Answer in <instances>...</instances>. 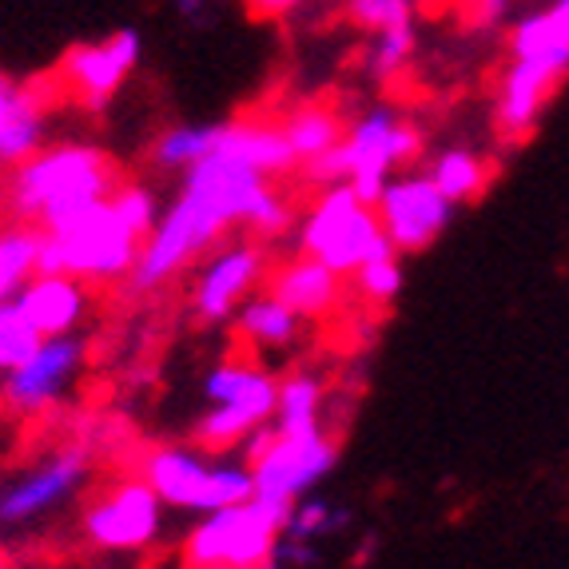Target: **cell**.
Listing matches in <instances>:
<instances>
[{
	"label": "cell",
	"mask_w": 569,
	"mask_h": 569,
	"mask_svg": "<svg viewBox=\"0 0 569 569\" xmlns=\"http://www.w3.org/2000/svg\"><path fill=\"white\" fill-rule=\"evenodd\" d=\"M136 475L160 493L168 510L196 513V518L256 493L251 466L243 455H216L196 442H160V447L143 450Z\"/></svg>",
	"instance_id": "6"
},
{
	"label": "cell",
	"mask_w": 569,
	"mask_h": 569,
	"mask_svg": "<svg viewBox=\"0 0 569 569\" xmlns=\"http://www.w3.org/2000/svg\"><path fill=\"white\" fill-rule=\"evenodd\" d=\"M203 410L191 422V442L216 455H239L247 438L276 418L279 375L259 355L219 359L200 379Z\"/></svg>",
	"instance_id": "5"
},
{
	"label": "cell",
	"mask_w": 569,
	"mask_h": 569,
	"mask_svg": "<svg viewBox=\"0 0 569 569\" xmlns=\"http://www.w3.org/2000/svg\"><path fill=\"white\" fill-rule=\"evenodd\" d=\"M120 180L112 156L92 143H44L24 163L9 168L4 208L17 216V223L48 236L104 203Z\"/></svg>",
	"instance_id": "3"
},
{
	"label": "cell",
	"mask_w": 569,
	"mask_h": 569,
	"mask_svg": "<svg viewBox=\"0 0 569 569\" xmlns=\"http://www.w3.org/2000/svg\"><path fill=\"white\" fill-rule=\"evenodd\" d=\"M455 211L458 208L435 188L427 171L407 168L399 176H390L375 200V216H379L382 231L399 256H418V251L435 247L455 223Z\"/></svg>",
	"instance_id": "14"
},
{
	"label": "cell",
	"mask_w": 569,
	"mask_h": 569,
	"mask_svg": "<svg viewBox=\"0 0 569 569\" xmlns=\"http://www.w3.org/2000/svg\"><path fill=\"white\" fill-rule=\"evenodd\" d=\"M271 427L287 430V435H303V430H323L327 427V382L323 375H315L311 367L287 370L279 379V399Z\"/></svg>",
	"instance_id": "22"
},
{
	"label": "cell",
	"mask_w": 569,
	"mask_h": 569,
	"mask_svg": "<svg viewBox=\"0 0 569 569\" xmlns=\"http://www.w3.org/2000/svg\"><path fill=\"white\" fill-rule=\"evenodd\" d=\"M415 48H418L415 24H407V29H390V32H375V37H370V48H367V72L375 80L399 77L402 68L415 60Z\"/></svg>",
	"instance_id": "29"
},
{
	"label": "cell",
	"mask_w": 569,
	"mask_h": 569,
	"mask_svg": "<svg viewBox=\"0 0 569 569\" xmlns=\"http://www.w3.org/2000/svg\"><path fill=\"white\" fill-rule=\"evenodd\" d=\"M351 522H355L351 506L339 502V498H331V493H323V490H315V493H307V498H299V502L287 510L283 533H287V538L311 541V546H319V550H323L327 541H339L342 533L351 530Z\"/></svg>",
	"instance_id": "23"
},
{
	"label": "cell",
	"mask_w": 569,
	"mask_h": 569,
	"mask_svg": "<svg viewBox=\"0 0 569 569\" xmlns=\"http://www.w3.org/2000/svg\"><path fill=\"white\" fill-rule=\"evenodd\" d=\"M283 522L287 513L259 498L203 513L183 538V569H259L276 550Z\"/></svg>",
	"instance_id": "9"
},
{
	"label": "cell",
	"mask_w": 569,
	"mask_h": 569,
	"mask_svg": "<svg viewBox=\"0 0 569 569\" xmlns=\"http://www.w3.org/2000/svg\"><path fill=\"white\" fill-rule=\"evenodd\" d=\"M347 12L370 37L415 24V0H347Z\"/></svg>",
	"instance_id": "31"
},
{
	"label": "cell",
	"mask_w": 569,
	"mask_h": 569,
	"mask_svg": "<svg viewBox=\"0 0 569 569\" xmlns=\"http://www.w3.org/2000/svg\"><path fill=\"white\" fill-rule=\"evenodd\" d=\"M490 160L482 152H475V148H447V152H438L430 160L427 176L455 208H462V203H475L490 188Z\"/></svg>",
	"instance_id": "24"
},
{
	"label": "cell",
	"mask_w": 569,
	"mask_h": 569,
	"mask_svg": "<svg viewBox=\"0 0 569 569\" xmlns=\"http://www.w3.org/2000/svg\"><path fill=\"white\" fill-rule=\"evenodd\" d=\"M295 247H299V256L319 259L342 279H351L367 259L395 251L375 216V203L359 200L347 183L319 188L311 208L295 219Z\"/></svg>",
	"instance_id": "7"
},
{
	"label": "cell",
	"mask_w": 569,
	"mask_h": 569,
	"mask_svg": "<svg viewBox=\"0 0 569 569\" xmlns=\"http://www.w3.org/2000/svg\"><path fill=\"white\" fill-rule=\"evenodd\" d=\"M231 327H236L239 342H243L251 355H287L303 342L307 323L287 303H279L271 291H263V295L256 291L236 311Z\"/></svg>",
	"instance_id": "21"
},
{
	"label": "cell",
	"mask_w": 569,
	"mask_h": 569,
	"mask_svg": "<svg viewBox=\"0 0 569 569\" xmlns=\"http://www.w3.org/2000/svg\"><path fill=\"white\" fill-rule=\"evenodd\" d=\"M513 0H475V20L482 29H493V24H502L506 12H510Z\"/></svg>",
	"instance_id": "34"
},
{
	"label": "cell",
	"mask_w": 569,
	"mask_h": 569,
	"mask_svg": "<svg viewBox=\"0 0 569 569\" xmlns=\"http://www.w3.org/2000/svg\"><path fill=\"white\" fill-rule=\"evenodd\" d=\"M263 287L276 295L279 303L291 307L303 323H323V319H331L342 307V295H347L339 271H331V267L311 256L283 259L276 271H267Z\"/></svg>",
	"instance_id": "17"
},
{
	"label": "cell",
	"mask_w": 569,
	"mask_h": 569,
	"mask_svg": "<svg viewBox=\"0 0 569 569\" xmlns=\"http://www.w3.org/2000/svg\"><path fill=\"white\" fill-rule=\"evenodd\" d=\"M303 0H247V9L256 12V17H279V12H291Z\"/></svg>",
	"instance_id": "35"
},
{
	"label": "cell",
	"mask_w": 569,
	"mask_h": 569,
	"mask_svg": "<svg viewBox=\"0 0 569 569\" xmlns=\"http://www.w3.org/2000/svg\"><path fill=\"white\" fill-rule=\"evenodd\" d=\"M219 140V120L216 123H176L168 132H160V140L152 143V168L183 176L191 163L208 160L216 152Z\"/></svg>",
	"instance_id": "26"
},
{
	"label": "cell",
	"mask_w": 569,
	"mask_h": 569,
	"mask_svg": "<svg viewBox=\"0 0 569 569\" xmlns=\"http://www.w3.org/2000/svg\"><path fill=\"white\" fill-rule=\"evenodd\" d=\"M140 57H143V37L136 29H120L108 40H96V44L68 48L57 72H60L64 92L72 96L80 108L100 112V108L112 104V96L128 84V77L136 72Z\"/></svg>",
	"instance_id": "15"
},
{
	"label": "cell",
	"mask_w": 569,
	"mask_h": 569,
	"mask_svg": "<svg viewBox=\"0 0 569 569\" xmlns=\"http://www.w3.org/2000/svg\"><path fill=\"white\" fill-rule=\"evenodd\" d=\"M163 513L168 506L160 502L152 486L140 475H123L88 498L84 513H80V538L96 553L132 558V553L152 550L163 538Z\"/></svg>",
	"instance_id": "10"
},
{
	"label": "cell",
	"mask_w": 569,
	"mask_h": 569,
	"mask_svg": "<svg viewBox=\"0 0 569 569\" xmlns=\"http://www.w3.org/2000/svg\"><path fill=\"white\" fill-rule=\"evenodd\" d=\"M160 211L163 203L152 183L120 180V188L77 223L40 236V271H64L88 287L128 283Z\"/></svg>",
	"instance_id": "2"
},
{
	"label": "cell",
	"mask_w": 569,
	"mask_h": 569,
	"mask_svg": "<svg viewBox=\"0 0 569 569\" xmlns=\"http://www.w3.org/2000/svg\"><path fill=\"white\" fill-rule=\"evenodd\" d=\"M88 362L84 335H52L40 339L37 351L0 375V407L17 418H40L57 410L77 390Z\"/></svg>",
	"instance_id": "12"
},
{
	"label": "cell",
	"mask_w": 569,
	"mask_h": 569,
	"mask_svg": "<svg viewBox=\"0 0 569 569\" xmlns=\"http://www.w3.org/2000/svg\"><path fill=\"white\" fill-rule=\"evenodd\" d=\"M239 455L251 466V486H256L251 498L287 513L299 498L323 490V482L339 466V442L327 427L287 435L267 422L239 447Z\"/></svg>",
	"instance_id": "8"
},
{
	"label": "cell",
	"mask_w": 569,
	"mask_h": 569,
	"mask_svg": "<svg viewBox=\"0 0 569 569\" xmlns=\"http://www.w3.org/2000/svg\"><path fill=\"white\" fill-rule=\"evenodd\" d=\"M92 478V450L60 447L0 482V530H29L68 510Z\"/></svg>",
	"instance_id": "11"
},
{
	"label": "cell",
	"mask_w": 569,
	"mask_h": 569,
	"mask_svg": "<svg viewBox=\"0 0 569 569\" xmlns=\"http://www.w3.org/2000/svg\"><path fill=\"white\" fill-rule=\"evenodd\" d=\"M558 80L541 77L526 64H506L502 80H498V96H493V128L506 143H522L538 132L541 116L550 108Z\"/></svg>",
	"instance_id": "18"
},
{
	"label": "cell",
	"mask_w": 569,
	"mask_h": 569,
	"mask_svg": "<svg viewBox=\"0 0 569 569\" xmlns=\"http://www.w3.org/2000/svg\"><path fill=\"white\" fill-rule=\"evenodd\" d=\"M510 60L558 84L569 77V0H553L550 9H538L513 24Z\"/></svg>",
	"instance_id": "19"
},
{
	"label": "cell",
	"mask_w": 569,
	"mask_h": 569,
	"mask_svg": "<svg viewBox=\"0 0 569 569\" xmlns=\"http://www.w3.org/2000/svg\"><path fill=\"white\" fill-rule=\"evenodd\" d=\"M271 259L263 239H223L196 263L191 279V315L203 327H223L236 319L239 307L267 283Z\"/></svg>",
	"instance_id": "13"
},
{
	"label": "cell",
	"mask_w": 569,
	"mask_h": 569,
	"mask_svg": "<svg viewBox=\"0 0 569 569\" xmlns=\"http://www.w3.org/2000/svg\"><path fill=\"white\" fill-rule=\"evenodd\" d=\"M351 279H355V287H359V299L367 307H390L402 295V287H407V271H402L399 251L367 259Z\"/></svg>",
	"instance_id": "28"
},
{
	"label": "cell",
	"mask_w": 569,
	"mask_h": 569,
	"mask_svg": "<svg viewBox=\"0 0 569 569\" xmlns=\"http://www.w3.org/2000/svg\"><path fill=\"white\" fill-rule=\"evenodd\" d=\"M279 132H283L295 163L307 168V163H315L319 156L331 152L335 143L342 140V120H339V112H331V108H323V104H303L279 123Z\"/></svg>",
	"instance_id": "25"
},
{
	"label": "cell",
	"mask_w": 569,
	"mask_h": 569,
	"mask_svg": "<svg viewBox=\"0 0 569 569\" xmlns=\"http://www.w3.org/2000/svg\"><path fill=\"white\" fill-rule=\"evenodd\" d=\"M37 327L24 319V311L17 307V299L0 303V375L12 370L17 362H24L32 351H37Z\"/></svg>",
	"instance_id": "30"
},
{
	"label": "cell",
	"mask_w": 569,
	"mask_h": 569,
	"mask_svg": "<svg viewBox=\"0 0 569 569\" xmlns=\"http://www.w3.org/2000/svg\"><path fill=\"white\" fill-rule=\"evenodd\" d=\"M176 12L191 29H208L211 20H216V0H176Z\"/></svg>",
	"instance_id": "33"
},
{
	"label": "cell",
	"mask_w": 569,
	"mask_h": 569,
	"mask_svg": "<svg viewBox=\"0 0 569 569\" xmlns=\"http://www.w3.org/2000/svg\"><path fill=\"white\" fill-rule=\"evenodd\" d=\"M48 116L37 88L20 84L0 68V168H17L44 148Z\"/></svg>",
	"instance_id": "20"
},
{
	"label": "cell",
	"mask_w": 569,
	"mask_h": 569,
	"mask_svg": "<svg viewBox=\"0 0 569 569\" xmlns=\"http://www.w3.org/2000/svg\"><path fill=\"white\" fill-rule=\"evenodd\" d=\"M17 307L24 311L40 339L52 335H80V327L92 315V287L84 279H72L64 271H37L20 287Z\"/></svg>",
	"instance_id": "16"
},
{
	"label": "cell",
	"mask_w": 569,
	"mask_h": 569,
	"mask_svg": "<svg viewBox=\"0 0 569 569\" xmlns=\"http://www.w3.org/2000/svg\"><path fill=\"white\" fill-rule=\"evenodd\" d=\"M295 223V208L276 188L271 176L239 163L223 152L191 163L180 176V188L160 211L152 236L143 239L128 291L156 295L180 279L191 263H200L211 247L231 239L236 231H251L259 239L283 236Z\"/></svg>",
	"instance_id": "1"
},
{
	"label": "cell",
	"mask_w": 569,
	"mask_h": 569,
	"mask_svg": "<svg viewBox=\"0 0 569 569\" xmlns=\"http://www.w3.org/2000/svg\"><path fill=\"white\" fill-rule=\"evenodd\" d=\"M418 152H422L418 123H410L395 108L379 104L362 112L351 128H342V140L315 163H307L303 171L319 188L347 183L359 200L375 203L390 176H399L410 160H418Z\"/></svg>",
	"instance_id": "4"
},
{
	"label": "cell",
	"mask_w": 569,
	"mask_h": 569,
	"mask_svg": "<svg viewBox=\"0 0 569 569\" xmlns=\"http://www.w3.org/2000/svg\"><path fill=\"white\" fill-rule=\"evenodd\" d=\"M319 566H323V550H319V546L279 533L276 550L267 553L259 569H319Z\"/></svg>",
	"instance_id": "32"
},
{
	"label": "cell",
	"mask_w": 569,
	"mask_h": 569,
	"mask_svg": "<svg viewBox=\"0 0 569 569\" xmlns=\"http://www.w3.org/2000/svg\"><path fill=\"white\" fill-rule=\"evenodd\" d=\"M40 271V231L29 223L0 228V303L17 299L20 287Z\"/></svg>",
	"instance_id": "27"
}]
</instances>
